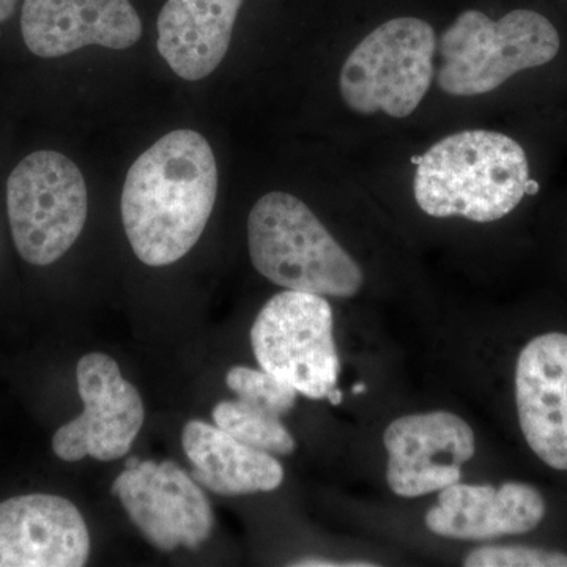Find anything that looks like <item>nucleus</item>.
I'll return each mask as SVG.
<instances>
[{
  "label": "nucleus",
  "mask_w": 567,
  "mask_h": 567,
  "mask_svg": "<svg viewBox=\"0 0 567 567\" xmlns=\"http://www.w3.org/2000/svg\"><path fill=\"white\" fill-rule=\"evenodd\" d=\"M218 194L215 153L203 134L175 130L130 167L122 223L134 254L148 267H167L203 237Z\"/></svg>",
  "instance_id": "nucleus-1"
},
{
  "label": "nucleus",
  "mask_w": 567,
  "mask_h": 567,
  "mask_svg": "<svg viewBox=\"0 0 567 567\" xmlns=\"http://www.w3.org/2000/svg\"><path fill=\"white\" fill-rule=\"evenodd\" d=\"M416 163L413 193L434 218L473 223L505 218L539 185L529 181L527 153L506 134L472 130L436 142Z\"/></svg>",
  "instance_id": "nucleus-2"
},
{
  "label": "nucleus",
  "mask_w": 567,
  "mask_h": 567,
  "mask_svg": "<svg viewBox=\"0 0 567 567\" xmlns=\"http://www.w3.org/2000/svg\"><path fill=\"white\" fill-rule=\"evenodd\" d=\"M248 246L254 268L286 290L350 298L363 287L360 265L292 194L274 192L257 200Z\"/></svg>",
  "instance_id": "nucleus-3"
},
{
  "label": "nucleus",
  "mask_w": 567,
  "mask_h": 567,
  "mask_svg": "<svg viewBox=\"0 0 567 567\" xmlns=\"http://www.w3.org/2000/svg\"><path fill=\"white\" fill-rule=\"evenodd\" d=\"M439 48V87L447 95L476 96L554 61L559 35L537 11L514 10L494 21L483 11L466 10L443 33Z\"/></svg>",
  "instance_id": "nucleus-4"
},
{
  "label": "nucleus",
  "mask_w": 567,
  "mask_h": 567,
  "mask_svg": "<svg viewBox=\"0 0 567 567\" xmlns=\"http://www.w3.org/2000/svg\"><path fill=\"white\" fill-rule=\"evenodd\" d=\"M435 51L429 22L413 17L383 22L346 59L339 74L342 100L357 114L409 117L431 87Z\"/></svg>",
  "instance_id": "nucleus-5"
},
{
  "label": "nucleus",
  "mask_w": 567,
  "mask_h": 567,
  "mask_svg": "<svg viewBox=\"0 0 567 567\" xmlns=\"http://www.w3.org/2000/svg\"><path fill=\"white\" fill-rule=\"evenodd\" d=\"M7 210L22 259L37 267L54 264L76 244L87 221L84 175L62 153H32L10 174Z\"/></svg>",
  "instance_id": "nucleus-6"
},
{
  "label": "nucleus",
  "mask_w": 567,
  "mask_h": 567,
  "mask_svg": "<svg viewBox=\"0 0 567 567\" xmlns=\"http://www.w3.org/2000/svg\"><path fill=\"white\" fill-rule=\"evenodd\" d=\"M260 369L309 399H327L338 385L333 311L324 297L284 290L260 309L251 328Z\"/></svg>",
  "instance_id": "nucleus-7"
},
{
  "label": "nucleus",
  "mask_w": 567,
  "mask_h": 567,
  "mask_svg": "<svg viewBox=\"0 0 567 567\" xmlns=\"http://www.w3.org/2000/svg\"><path fill=\"white\" fill-rule=\"evenodd\" d=\"M76 380L84 412L55 432V456L65 462L85 457L111 462L125 457L144 424L140 391L123 379L117 361L104 353L82 357Z\"/></svg>",
  "instance_id": "nucleus-8"
},
{
  "label": "nucleus",
  "mask_w": 567,
  "mask_h": 567,
  "mask_svg": "<svg viewBox=\"0 0 567 567\" xmlns=\"http://www.w3.org/2000/svg\"><path fill=\"white\" fill-rule=\"evenodd\" d=\"M142 536L162 551L197 548L213 529V509L199 484L171 461H141L111 487Z\"/></svg>",
  "instance_id": "nucleus-9"
},
{
  "label": "nucleus",
  "mask_w": 567,
  "mask_h": 567,
  "mask_svg": "<svg viewBox=\"0 0 567 567\" xmlns=\"http://www.w3.org/2000/svg\"><path fill=\"white\" fill-rule=\"evenodd\" d=\"M386 481L395 495L417 498L453 486L476 451L475 432L451 412L398 417L383 434Z\"/></svg>",
  "instance_id": "nucleus-10"
},
{
  "label": "nucleus",
  "mask_w": 567,
  "mask_h": 567,
  "mask_svg": "<svg viewBox=\"0 0 567 567\" xmlns=\"http://www.w3.org/2000/svg\"><path fill=\"white\" fill-rule=\"evenodd\" d=\"M89 555L87 524L69 499L32 494L0 503V567H81Z\"/></svg>",
  "instance_id": "nucleus-11"
},
{
  "label": "nucleus",
  "mask_w": 567,
  "mask_h": 567,
  "mask_svg": "<svg viewBox=\"0 0 567 567\" xmlns=\"http://www.w3.org/2000/svg\"><path fill=\"white\" fill-rule=\"evenodd\" d=\"M21 32L32 54L54 59L92 44L128 50L142 22L130 0H24Z\"/></svg>",
  "instance_id": "nucleus-12"
},
{
  "label": "nucleus",
  "mask_w": 567,
  "mask_h": 567,
  "mask_svg": "<svg viewBox=\"0 0 567 567\" xmlns=\"http://www.w3.org/2000/svg\"><path fill=\"white\" fill-rule=\"evenodd\" d=\"M518 421L533 453L567 472V334L529 341L516 368Z\"/></svg>",
  "instance_id": "nucleus-13"
},
{
  "label": "nucleus",
  "mask_w": 567,
  "mask_h": 567,
  "mask_svg": "<svg viewBox=\"0 0 567 567\" xmlns=\"http://www.w3.org/2000/svg\"><path fill=\"white\" fill-rule=\"evenodd\" d=\"M546 502L524 483L453 484L440 491L439 502L425 514V527L435 535L461 540H484L524 535L539 527Z\"/></svg>",
  "instance_id": "nucleus-14"
},
{
  "label": "nucleus",
  "mask_w": 567,
  "mask_h": 567,
  "mask_svg": "<svg viewBox=\"0 0 567 567\" xmlns=\"http://www.w3.org/2000/svg\"><path fill=\"white\" fill-rule=\"evenodd\" d=\"M244 0H167L158 17V51L177 76L199 81L218 69Z\"/></svg>",
  "instance_id": "nucleus-15"
},
{
  "label": "nucleus",
  "mask_w": 567,
  "mask_h": 567,
  "mask_svg": "<svg viewBox=\"0 0 567 567\" xmlns=\"http://www.w3.org/2000/svg\"><path fill=\"white\" fill-rule=\"evenodd\" d=\"M182 445L193 465V480L213 494L251 495L282 484L284 468L274 454L245 445L216 424L189 421L183 427Z\"/></svg>",
  "instance_id": "nucleus-16"
},
{
  "label": "nucleus",
  "mask_w": 567,
  "mask_h": 567,
  "mask_svg": "<svg viewBox=\"0 0 567 567\" xmlns=\"http://www.w3.org/2000/svg\"><path fill=\"white\" fill-rule=\"evenodd\" d=\"M212 416L218 427L256 450L274 456H290L297 450L292 434L279 421V416L246 404L240 399L219 402L213 409Z\"/></svg>",
  "instance_id": "nucleus-17"
},
{
  "label": "nucleus",
  "mask_w": 567,
  "mask_h": 567,
  "mask_svg": "<svg viewBox=\"0 0 567 567\" xmlns=\"http://www.w3.org/2000/svg\"><path fill=\"white\" fill-rule=\"evenodd\" d=\"M226 383L240 401L270 415H287L297 402L298 391L264 369L235 365L227 372Z\"/></svg>",
  "instance_id": "nucleus-18"
},
{
  "label": "nucleus",
  "mask_w": 567,
  "mask_h": 567,
  "mask_svg": "<svg viewBox=\"0 0 567 567\" xmlns=\"http://www.w3.org/2000/svg\"><path fill=\"white\" fill-rule=\"evenodd\" d=\"M466 567H567V555L533 547H483L470 551Z\"/></svg>",
  "instance_id": "nucleus-19"
},
{
  "label": "nucleus",
  "mask_w": 567,
  "mask_h": 567,
  "mask_svg": "<svg viewBox=\"0 0 567 567\" xmlns=\"http://www.w3.org/2000/svg\"><path fill=\"white\" fill-rule=\"evenodd\" d=\"M290 566L300 567H375L374 563L368 561H350V563H334L331 559L320 557H305L290 563Z\"/></svg>",
  "instance_id": "nucleus-20"
},
{
  "label": "nucleus",
  "mask_w": 567,
  "mask_h": 567,
  "mask_svg": "<svg viewBox=\"0 0 567 567\" xmlns=\"http://www.w3.org/2000/svg\"><path fill=\"white\" fill-rule=\"evenodd\" d=\"M20 0H0V22L10 20L17 11Z\"/></svg>",
  "instance_id": "nucleus-21"
},
{
  "label": "nucleus",
  "mask_w": 567,
  "mask_h": 567,
  "mask_svg": "<svg viewBox=\"0 0 567 567\" xmlns=\"http://www.w3.org/2000/svg\"><path fill=\"white\" fill-rule=\"evenodd\" d=\"M327 399L331 402V404L339 405L342 402V393L338 390V388H334V390L330 391V394H328Z\"/></svg>",
  "instance_id": "nucleus-22"
},
{
  "label": "nucleus",
  "mask_w": 567,
  "mask_h": 567,
  "mask_svg": "<svg viewBox=\"0 0 567 567\" xmlns=\"http://www.w3.org/2000/svg\"><path fill=\"white\" fill-rule=\"evenodd\" d=\"M364 391H365L364 383H357V385H353V388H352L353 394H361V393H364Z\"/></svg>",
  "instance_id": "nucleus-23"
}]
</instances>
